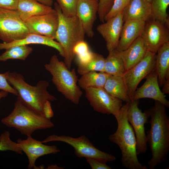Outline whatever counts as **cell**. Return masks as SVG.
<instances>
[{"instance_id":"6da1fadb","label":"cell","mask_w":169,"mask_h":169,"mask_svg":"<svg viewBox=\"0 0 169 169\" xmlns=\"http://www.w3.org/2000/svg\"><path fill=\"white\" fill-rule=\"evenodd\" d=\"M148 110L150 128L146 137L152 156L147 164L153 169L166 161L169 151V117L165 106L158 101L155 100L154 106Z\"/></svg>"},{"instance_id":"7a4b0ae2","label":"cell","mask_w":169,"mask_h":169,"mask_svg":"<svg viewBox=\"0 0 169 169\" xmlns=\"http://www.w3.org/2000/svg\"><path fill=\"white\" fill-rule=\"evenodd\" d=\"M128 102L123 105L115 117L117 123L116 131L108 136L109 141L117 145L121 152V163L129 169H147L139 161L136 153V141L133 129L128 120Z\"/></svg>"},{"instance_id":"3957f363","label":"cell","mask_w":169,"mask_h":169,"mask_svg":"<svg viewBox=\"0 0 169 169\" xmlns=\"http://www.w3.org/2000/svg\"><path fill=\"white\" fill-rule=\"evenodd\" d=\"M6 77L9 83L17 91V98L27 107L42 115L44 116L43 108L45 102L56 100L48 91L49 83L46 80H40L33 86L25 82L22 74L16 72H7Z\"/></svg>"},{"instance_id":"277c9868","label":"cell","mask_w":169,"mask_h":169,"mask_svg":"<svg viewBox=\"0 0 169 169\" xmlns=\"http://www.w3.org/2000/svg\"><path fill=\"white\" fill-rule=\"evenodd\" d=\"M54 9L59 18V25L54 39L62 46L64 52V62L70 69L75 57L74 48L78 42L84 40L85 34L77 16H65L57 3H54Z\"/></svg>"},{"instance_id":"5b68a950","label":"cell","mask_w":169,"mask_h":169,"mask_svg":"<svg viewBox=\"0 0 169 169\" xmlns=\"http://www.w3.org/2000/svg\"><path fill=\"white\" fill-rule=\"evenodd\" d=\"M1 122L8 127L15 128L27 136H31L36 130L50 128L54 126L50 119L28 107L18 98L12 111L2 119Z\"/></svg>"},{"instance_id":"8992f818","label":"cell","mask_w":169,"mask_h":169,"mask_svg":"<svg viewBox=\"0 0 169 169\" xmlns=\"http://www.w3.org/2000/svg\"><path fill=\"white\" fill-rule=\"evenodd\" d=\"M44 68L52 76V80L57 90L65 98L78 104L83 93L78 84V78L75 69L70 70L64 62L56 55H52Z\"/></svg>"},{"instance_id":"52a82bcc","label":"cell","mask_w":169,"mask_h":169,"mask_svg":"<svg viewBox=\"0 0 169 169\" xmlns=\"http://www.w3.org/2000/svg\"><path fill=\"white\" fill-rule=\"evenodd\" d=\"M53 141L62 142L69 145L73 148L75 154L79 158H93L105 163L116 160L114 156L95 147L85 135L74 138L65 135H52L41 141L45 143Z\"/></svg>"},{"instance_id":"ba28073f","label":"cell","mask_w":169,"mask_h":169,"mask_svg":"<svg viewBox=\"0 0 169 169\" xmlns=\"http://www.w3.org/2000/svg\"><path fill=\"white\" fill-rule=\"evenodd\" d=\"M29 33L17 10L0 8V39L8 43L22 39Z\"/></svg>"},{"instance_id":"9c48e42d","label":"cell","mask_w":169,"mask_h":169,"mask_svg":"<svg viewBox=\"0 0 169 169\" xmlns=\"http://www.w3.org/2000/svg\"><path fill=\"white\" fill-rule=\"evenodd\" d=\"M139 100L128 102L127 117L132 126L136 137L137 155L145 153L147 149L145 125L148 122L150 115L148 110L142 112L138 107Z\"/></svg>"},{"instance_id":"30bf717a","label":"cell","mask_w":169,"mask_h":169,"mask_svg":"<svg viewBox=\"0 0 169 169\" xmlns=\"http://www.w3.org/2000/svg\"><path fill=\"white\" fill-rule=\"evenodd\" d=\"M156 56V53L147 50L142 59L122 76L131 101L140 82L155 70Z\"/></svg>"},{"instance_id":"8fae6325","label":"cell","mask_w":169,"mask_h":169,"mask_svg":"<svg viewBox=\"0 0 169 169\" xmlns=\"http://www.w3.org/2000/svg\"><path fill=\"white\" fill-rule=\"evenodd\" d=\"M85 97L96 111L115 117L119 113L122 101L108 93L103 88L85 89Z\"/></svg>"},{"instance_id":"7c38bea8","label":"cell","mask_w":169,"mask_h":169,"mask_svg":"<svg viewBox=\"0 0 169 169\" xmlns=\"http://www.w3.org/2000/svg\"><path fill=\"white\" fill-rule=\"evenodd\" d=\"M141 36L147 50L156 53L161 46L169 42V24L152 17L145 22Z\"/></svg>"},{"instance_id":"4fadbf2b","label":"cell","mask_w":169,"mask_h":169,"mask_svg":"<svg viewBox=\"0 0 169 169\" xmlns=\"http://www.w3.org/2000/svg\"><path fill=\"white\" fill-rule=\"evenodd\" d=\"M24 22L29 33L54 39L59 25V18L56 11L54 13L34 16Z\"/></svg>"},{"instance_id":"5bb4252c","label":"cell","mask_w":169,"mask_h":169,"mask_svg":"<svg viewBox=\"0 0 169 169\" xmlns=\"http://www.w3.org/2000/svg\"><path fill=\"white\" fill-rule=\"evenodd\" d=\"M17 144L28 157V169L36 168L35 162L39 157L48 154H56L61 151L56 146L45 145L42 141L33 139L31 136H27L25 140L18 139Z\"/></svg>"},{"instance_id":"9a60e30c","label":"cell","mask_w":169,"mask_h":169,"mask_svg":"<svg viewBox=\"0 0 169 169\" xmlns=\"http://www.w3.org/2000/svg\"><path fill=\"white\" fill-rule=\"evenodd\" d=\"M122 12L99 25L97 30L104 38L109 52L116 49L123 24Z\"/></svg>"},{"instance_id":"2e32d148","label":"cell","mask_w":169,"mask_h":169,"mask_svg":"<svg viewBox=\"0 0 169 169\" xmlns=\"http://www.w3.org/2000/svg\"><path fill=\"white\" fill-rule=\"evenodd\" d=\"M146 78L143 85L135 90L131 101L142 98H151L159 101L166 107L168 108L169 101L166 99L165 94L160 88L157 74L155 70Z\"/></svg>"},{"instance_id":"e0dca14e","label":"cell","mask_w":169,"mask_h":169,"mask_svg":"<svg viewBox=\"0 0 169 169\" xmlns=\"http://www.w3.org/2000/svg\"><path fill=\"white\" fill-rule=\"evenodd\" d=\"M99 7L98 0H78L76 16L78 18L85 34L92 38L93 27L96 18Z\"/></svg>"},{"instance_id":"ac0fdd59","label":"cell","mask_w":169,"mask_h":169,"mask_svg":"<svg viewBox=\"0 0 169 169\" xmlns=\"http://www.w3.org/2000/svg\"><path fill=\"white\" fill-rule=\"evenodd\" d=\"M145 22L136 20H128L123 23L120 39L116 49L119 51L126 49L143 31Z\"/></svg>"},{"instance_id":"d6986e66","label":"cell","mask_w":169,"mask_h":169,"mask_svg":"<svg viewBox=\"0 0 169 169\" xmlns=\"http://www.w3.org/2000/svg\"><path fill=\"white\" fill-rule=\"evenodd\" d=\"M122 13L124 23L128 20L146 22L152 17L151 3L145 0H130Z\"/></svg>"},{"instance_id":"ffe728a7","label":"cell","mask_w":169,"mask_h":169,"mask_svg":"<svg viewBox=\"0 0 169 169\" xmlns=\"http://www.w3.org/2000/svg\"><path fill=\"white\" fill-rule=\"evenodd\" d=\"M52 38L44 36L29 33L24 38L8 43H0V50L6 49L16 46L30 44H40L47 46L57 50L63 57L64 56L63 49L58 42Z\"/></svg>"},{"instance_id":"44dd1931","label":"cell","mask_w":169,"mask_h":169,"mask_svg":"<svg viewBox=\"0 0 169 169\" xmlns=\"http://www.w3.org/2000/svg\"><path fill=\"white\" fill-rule=\"evenodd\" d=\"M147 51L146 47L141 36L126 49L119 51L124 62L125 70L131 69L140 62Z\"/></svg>"},{"instance_id":"7402d4cb","label":"cell","mask_w":169,"mask_h":169,"mask_svg":"<svg viewBox=\"0 0 169 169\" xmlns=\"http://www.w3.org/2000/svg\"><path fill=\"white\" fill-rule=\"evenodd\" d=\"M17 11L24 21L34 16L56 12L51 6L41 3L37 0H18Z\"/></svg>"},{"instance_id":"603a6c76","label":"cell","mask_w":169,"mask_h":169,"mask_svg":"<svg viewBox=\"0 0 169 169\" xmlns=\"http://www.w3.org/2000/svg\"><path fill=\"white\" fill-rule=\"evenodd\" d=\"M103 88L109 94L122 101L126 103L131 101L122 76L109 75Z\"/></svg>"},{"instance_id":"cb8c5ba5","label":"cell","mask_w":169,"mask_h":169,"mask_svg":"<svg viewBox=\"0 0 169 169\" xmlns=\"http://www.w3.org/2000/svg\"><path fill=\"white\" fill-rule=\"evenodd\" d=\"M155 71L159 86L162 87L166 77L169 75V42L161 46L156 53Z\"/></svg>"},{"instance_id":"d4e9b609","label":"cell","mask_w":169,"mask_h":169,"mask_svg":"<svg viewBox=\"0 0 169 169\" xmlns=\"http://www.w3.org/2000/svg\"><path fill=\"white\" fill-rule=\"evenodd\" d=\"M109 74L104 72L90 71L81 75L78 84L84 90L91 88H103Z\"/></svg>"},{"instance_id":"484cf974","label":"cell","mask_w":169,"mask_h":169,"mask_svg":"<svg viewBox=\"0 0 169 169\" xmlns=\"http://www.w3.org/2000/svg\"><path fill=\"white\" fill-rule=\"evenodd\" d=\"M124 62L118 51L115 49L109 52L105 58L104 72L115 76H122L125 71Z\"/></svg>"},{"instance_id":"4316f807","label":"cell","mask_w":169,"mask_h":169,"mask_svg":"<svg viewBox=\"0 0 169 169\" xmlns=\"http://www.w3.org/2000/svg\"><path fill=\"white\" fill-rule=\"evenodd\" d=\"M105 58L102 55L93 53L91 59L87 62L78 64L77 72L82 75L90 71L104 72Z\"/></svg>"},{"instance_id":"83f0119b","label":"cell","mask_w":169,"mask_h":169,"mask_svg":"<svg viewBox=\"0 0 169 169\" xmlns=\"http://www.w3.org/2000/svg\"><path fill=\"white\" fill-rule=\"evenodd\" d=\"M33 51V49L28 45L12 47L6 49L0 55V61H5L10 59L25 60Z\"/></svg>"},{"instance_id":"f1b7e54d","label":"cell","mask_w":169,"mask_h":169,"mask_svg":"<svg viewBox=\"0 0 169 169\" xmlns=\"http://www.w3.org/2000/svg\"><path fill=\"white\" fill-rule=\"evenodd\" d=\"M169 0H152L151 3L152 18L164 23L169 24L167 9Z\"/></svg>"},{"instance_id":"f546056e","label":"cell","mask_w":169,"mask_h":169,"mask_svg":"<svg viewBox=\"0 0 169 169\" xmlns=\"http://www.w3.org/2000/svg\"><path fill=\"white\" fill-rule=\"evenodd\" d=\"M73 52L76 57L78 64L84 63L89 60L94 53L90 51L88 44L84 40L78 42L75 45Z\"/></svg>"},{"instance_id":"4dcf8cb0","label":"cell","mask_w":169,"mask_h":169,"mask_svg":"<svg viewBox=\"0 0 169 169\" xmlns=\"http://www.w3.org/2000/svg\"><path fill=\"white\" fill-rule=\"evenodd\" d=\"M9 131H5L0 136V151H11L22 155L23 152L18 146L17 143L11 139Z\"/></svg>"},{"instance_id":"1f68e13d","label":"cell","mask_w":169,"mask_h":169,"mask_svg":"<svg viewBox=\"0 0 169 169\" xmlns=\"http://www.w3.org/2000/svg\"><path fill=\"white\" fill-rule=\"evenodd\" d=\"M62 13L67 17L76 15L78 0H56Z\"/></svg>"},{"instance_id":"d6a6232c","label":"cell","mask_w":169,"mask_h":169,"mask_svg":"<svg viewBox=\"0 0 169 169\" xmlns=\"http://www.w3.org/2000/svg\"><path fill=\"white\" fill-rule=\"evenodd\" d=\"M130 0H114L111 7L105 17V21L122 12Z\"/></svg>"},{"instance_id":"836d02e7","label":"cell","mask_w":169,"mask_h":169,"mask_svg":"<svg viewBox=\"0 0 169 169\" xmlns=\"http://www.w3.org/2000/svg\"><path fill=\"white\" fill-rule=\"evenodd\" d=\"M114 0H99L98 14L100 21L105 22V17L110 11Z\"/></svg>"},{"instance_id":"e575fe53","label":"cell","mask_w":169,"mask_h":169,"mask_svg":"<svg viewBox=\"0 0 169 169\" xmlns=\"http://www.w3.org/2000/svg\"><path fill=\"white\" fill-rule=\"evenodd\" d=\"M7 72L0 74V90L12 93L15 95H18L17 90L12 87L7 79Z\"/></svg>"},{"instance_id":"d590c367","label":"cell","mask_w":169,"mask_h":169,"mask_svg":"<svg viewBox=\"0 0 169 169\" xmlns=\"http://www.w3.org/2000/svg\"><path fill=\"white\" fill-rule=\"evenodd\" d=\"M86 161L92 169H111L106 163L93 158H86Z\"/></svg>"},{"instance_id":"8d00e7d4","label":"cell","mask_w":169,"mask_h":169,"mask_svg":"<svg viewBox=\"0 0 169 169\" xmlns=\"http://www.w3.org/2000/svg\"><path fill=\"white\" fill-rule=\"evenodd\" d=\"M18 0H0V8L17 10Z\"/></svg>"},{"instance_id":"74e56055","label":"cell","mask_w":169,"mask_h":169,"mask_svg":"<svg viewBox=\"0 0 169 169\" xmlns=\"http://www.w3.org/2000/svg\"><path fill=\"white\" fill-rule=\"evenodd\" d=\"M44 116L46 118L50 119L54 116V113L52 109L50 101L47 100L44 103L43 108Z\"/></svg>"},{"instance_id":"f35d334b","label":"cell","mask_w":169,"mask_h":169,"mask_svg":"<svg viewBox=\"0 0 169 169\" xmlns=\"http://www.w3.org/2000/svg\"><path fill=\"white\" fill-rule=\"evenodd\" d=\"M162 91L164 94L169 93V75L167 76L165 79L164 83L162 86Z\"/></svg>"},{"instance_id":"ab89813d","label":"cell","mask_w":169,"mask_h":169,"mask_svg":"<svg viewBox=\"0 0 169 169\" xmlns=\"http://www.w3.org/2000/svg\"><path fill=\"white\" fill-rule=\"evenodd\" d=\"M39 3L49 6H51L53 4V0H37Z\"/></svg>"},{"instance_id":"60d3db41","label":"cell","mask_w":169,"mask_h":169,"mask_svg":"<svg viewBox=\"0 0 169 169\" xmlns=\"http://www.w3.org/2000/svg\"><path fill=\"white\" fill-rule=\"evenodd\" d=\"M8 93L3 90L0 91V100L6 97L8 95Z\"/></svg>"},{"instance_id":"b9f144b4","label":"cell","mask_w":169,"mask_h":169,"mask_svg":"<svg viewBox=\"0 0 169 169\" xmlns=\"http://www.w3.org/2000/svg\"><path fill=\"white\" fill-rule=\"evenodd\" d=\"M145 0L147 1V2L151 3L152 0Z\"/></svg>"},{"instance_id":"7bdbcfd3","label":"cell","mask_w":169,"mask_h":169,"mask_svg":"<svg viewBox=\"0 0 169 169\" xmlns=\"http://www.w3.org/2000/svg\"><path fill=\"white\" fill-rule=\"evenodd\" d=\"M98 0V1H99V0Z\"/></svg>"}]
</instances>
